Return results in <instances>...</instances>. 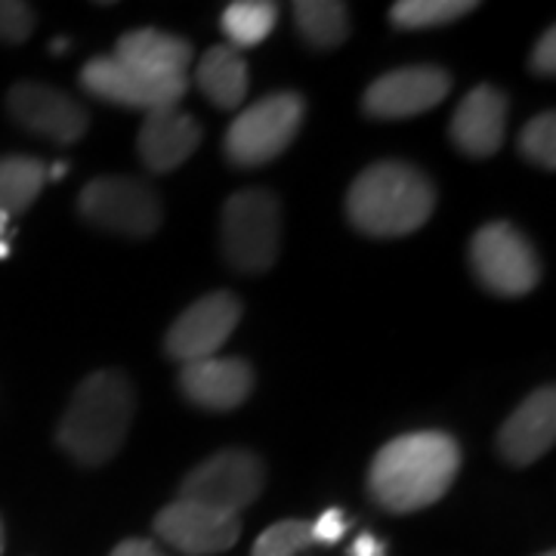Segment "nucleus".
Returning a JSON list of instances; mask_svg holds the SVG:
<instances>
[{
	"instance_id": "4468645a",
	"label": "nucleus",
	"mask_w": 556,
	"mask_h": 556,
	"mask_svg": "<svg viewBox=\"0 0 556 556\" xmlns=\"http://www.w3.org/2000/svg\"><path fill=\"white\" fill-rule=\"evenodd\" d=\"M179 390L204 412H236L254 393V368L239 356H211L186 362Z\"/></svg>"
},
{
	"instance_id": "c9c22d12",
	"label": "nucleus",
	"mask_w": 556,
	"mask_h": 556,
	"mask_svg": "<svg viewBox=\"0 0 556 556\" xmlns=\"http://www.w3.org/2000/svg\"><path fill=\"white\" fill-rule=\"evenodd\" d=\"M535 556H556L554 551H544V554H535Z\"/></svg>"
},
{
	"instance_id": "aec40b11",
	"label": "nucleus",
	"mask_w": 556,
	"mask_h": 556,
	"mask_svg": "<svg viewBox=\"0 0 556 556\" xmlns=\"http://www.w3.org/2000/svg\"><path fill=\"white\" fill-rule=\"evenodd\" d=\"M300 38L316 50H334L350 38V10L338 0H300L294 3Z\"/></svg>"
},
{
	"instance_id": "72a5a7b5",
	"label": "nucleus",
	"mask_w": 556,
	"mask_h": 556,
	"mask_svg": "<svg viewBox=\"0 0 556 556\" xmlns=\"http://www.w3.org/2000/svg\"><path fill=\"white\" fill-rule=\"evenodd\" d=\"M7 223H10V214H7V211H0V236H3V229H7Z\"/></svg>"
},
{
	"instance_id": "cd10ccee",
	"label": "nucleus",
	"mask_w": 556,
	"mask_h": 556,
	"mask_svg": "<svg viewBox=\"0 0 556 556\" xmlns=\"http://www.w3.org/2000/svg\"><path fill=\"white\" fill-rule=\"evenodd\" d=\"M532 72L541 78H554L556 75V28L551 25L532 50Z\"/></svg>"
},
{
	"instance_id": "6ab92c4d",
	"label": "nucleus",
	"mask_w": 556,
	"mask_h": 556,
	"mask_svg": "<svg viewBox=\"0 0 556 556\" xmlns=\"http://www.w3.org/2000/svg\"><path fill=\"white\" fill-rule=\"evenodd\" d=\"M248 80H251L248 62L229 43L211 47L199 60V68H195L199 90L223 112H232V109H239L241 102H244Z\"/></svg>"
},
{
	"instance_id": "bb28decb",
	"label": "nucleus",
	"mask_w": 556,
	"mask_h": 556,
	"mask_svg": "<svg viewBox=\"0 0 556 556\" xmlns=\"http://www.w3.org/2000/svg\"><path fill=\"white\" fill-rule=\"evenodd\" d=\"M346 526H350V519L343 517V510H340V507L325 510L316 522H309L313 544H338L340 538L346 535Z\"/></svg>"
},
{
	"instance_id": "f8f14e48",
	"label": "nucleus",
	"mask_w": 556,
	"mask_h": 556,
	"mask_svg": "<svg viewBox=\"0 0 556 556\" xmlns=\"http://www.w3.org/2000/svg\"><path fill=\"white\" fill-rule=\"evenodd\" d=\"M7 112L28 134L53 139L60 146L78 142L90 127V115L80 102H75L56 87L38 84V80L13 84L7 93Z\"/></svg>"
},
{
	"instance_id": "dca6fc26",
	"label": "nucleus",
	"mask_w": 556,
	"mask_h": 556,
	"mask_svg": "<svg viewBox=\"0 0 556 556\" xmlns=\"http://www.w3.org/2000/svg\"><path fill=\"white\" fill-rule=\"evenodd\" d=\"M556 442V390L541 387L504 420L497 433V452L514 467H529Z\"/></svg>"
},
{
	"instance_id": "1a4fd4ad",
	"label": "nucleus",
	"mask_w": 556,
	"mask_h": 556,
	"mask_svg": "<svg viewBox=\"0 0 556 556\" xmlns=\"http://www.w3.org/2000/svg\"><path fill=\"white\" fill-rule=\"evenodd\" d=\"M80 87L97 100L142 109V112H159V109L177 105L186 97L189 78L186 75L182 78H155V75H146L115 56H97L80 68Z\"/></svg>"
},
{
	"instance_id": "412c9836",
	"label": "nucleus",
	"mask_w": 556,
	"mask_h": 556,
	"mask_svg": "<svg viewBox=\"0 0 556 556\" xmlns=\"http://www.w3.org/2000/svg\"><path fill=\"white\" fill-rule=\"evenodd\" d=\"M47 186V164L31 155L0 159V211L22 214Z\"/></svg>"
},
{
	"instance_id": "0eeeda50",
	"label": "nucleus",
	"mask_w": 556,
	"mask_h": 556,
	"mask_svg": "<svg viewBox=\"0 0 556 556\" xmlns=\"http://www.w3.org/2000/svg\"><path fill=\"white\" fill-rule=\"evenodd\" d=\"M470 266L479 285L497 298H522L541 281V260L532 241L510 223H489L470 241Z\"/></svg>"
},
{
	"instance_id": "ddd939ff",
	"label": "nucleus",
	"mask_w": 556,
	"mask_h": 556,
	"mask_svg": "<svg viewBox=\"0 0 556 556\" xmlns=\"http://www.w3.org/2000/svg\"><path fill=\"white\" fill-rule=\"evenodd\" d=\"M159 532L174 551L186 556H211L229 551L241 535V517H229L192 501H170L155 517Z\"/></svg>"
},
{
	"instance_id": "9b49d317",
	"label": "nucleus",
	"mask_w": 556,
	"mask_h": 556,
	"mask_svg": "<svg viewBox=\"0 0 556 556\" xmlns=\"http://www.w3.org/2000/svg\"><path fill=\"white\" fill-rule=\"evenodd\" d=\"M452 90V75L439 65H405L380 75L362 97L365 115L380 121H399L437 109Z\"/></svg>"
},
{
	"instance_id": "6e6552de",
	"label": "nucleus",
	"mask_w": 556,
	"mask_h": 556,
	"mask_svg": "<svg viewBox=\"0 0 556 556\" xmlns=\"http://www.w3.org/2000/svg\"><path fill=\"white\" fill-rule=\"evenodd\" d=\"M266 485V467L254 452L226 448L217 452L182 479L179 497L201 507H211L229 517H241L244 507H251Z\"/></svg>"
},
{
	"instance_id": "c756f323",
	"label": "nucleus",
	"mask_w": 556,
	"mask_h": 556,
	"mask_svg": "<svg viewBox=\"0 0 556 556\" xmlns=\"http://www.w3.org/2000/svg\"><path fill=\"white\" fill-rule=\"evenodd\" d=\"M350 556H387V547H383V541H378L371 532H362V535L353 541Z\"/></svg>"
},
{
	"instance_id": "7ed1b4c3",
	"label": "nucleus",
	"mask_w": 556,
	"mask_h": 556,
	"mask_svg": "<svg viewBox=\"0 0 556 556\" xmlns=\"http://www.w3.org/2000/svg\"><path fill=\"white\" fill-rule=\"evenodd\" d=\"M137 408L134 383L121 371H93L68 399L56 427V442L65 455L84 467H100L118 455Z\"/></svg>"
},
{
	"instance_id": "2eb2a0df",
	"label": "nucleus",
	"mask_w": 556,
	"mask_h": 556,
	"mask_svg": "<svg viewBox=\"0 0 556 556\" xmlns=\"http://www.w3.org/2000/svg\"><path fill=\"white\" fill-rule=\"evenodd\" d=\"M507 93L492 84H479L455 109L448 137L467 159H492L507 137Z\"/></svg>"
},
{
	"instance_id": "f257e3e1",
	"label": "nucleus",
	"mask_w": 556,
	"mask_h": 556,
	"mask_svg": "<svg viewBox=\"0 0 556 556\" xmlns=\"http://www.w3.org/2000/svg\"><path fill=\"white\" fill-rule=\"evenodd\" d=\"M460 470V445L442 430H417L387 442L368 467V495L390 514L433 507Z\"/></svg>"
},
{
	"instance_id": "4be33fe9",
	"label": "nucleus",
	"mask_w": 556,
	"mask_h": 556,
	"mask_svg": "<svg viewBox=\"0 0 556 556\" xmlns=\"http://www.w3.org/2000/svg\"><path fill=\"white\" fill-rule=\"evenodd\" d=\"M278 22V3L269 0H236L223 10V35L229 38V47H257L273 35Z\"/></svg>"
},
{
	"instance_id": "c85d7f7f",
	"label": "nucleus",
	"mask_w": 556,
	"mask_h": 556,
	"mask_svg": "<svg viewBox=\"0 0 556 556\" xmlns=\"http://www.w3.org/2000/svg\"><path fill=\"white\" fill-rule=\"evenodd\" d=\"M112 556H167L161 551L159 544H152V541H146V538H127V541H121L118 547L112 551Z\"/></svg>"
},
{
	"instance_id": "a878e982",
	"label": "nucleus",
	"mask_w": 556,
	"mask_h": 556,
	"mask_svg": "<svg viewBox=\"0 0 556 556\" xmlns=\"http://www.w3.org/2000/svg\"><path fill=\"white\" fill-rule=\"evenodd\" d=\"M35 31V10L31 3L20 0H0V40L3 43H22Z\"/></svg>"
},
{
	"instance_id": "473e14b6",
	"label": "nucleus",
	"mask_w": 556,
	"mask_h": 556,
	"mask_svg": "<svg viewBox=\"0 0 556 556\" xmlns=\"http://www.w3.org/2000/svg\"><path fill=\"white\" fill-rule=\"evenodd\" d=\"M7 257H10V244L0 239V260H7Z\"/></svg>"
},
{
	"instance_id": "9d476101",
	"label": "nucleus",
	"mask_w": 556,
	"mask_h": 556,
	"mask_svg": "<svg viewBox=\"0 0 556 556\" xmlns=\"http://www.w3.org/2000/svg\"><path fill=\"white\" fill-rule=\"evenodd\" d=\"M241 300L232 291H214L207 298L195 300L182 316L170 325L164 350L177 362H199L217 356L219 346L232 338L241 321Z\"/></svg>"
},
{
	"instance_id": "7c9ffc66",
	"label": "nucleus",
	"mask_w": 556,
	"mask_h": 556,
	"mask_svg": "<svg viewBox=\"0 0 556 556\" xmlns=\"http://www.w3.org/2000/svg\"><path fill=\"white\" fill-rule=\"evenodd\" d=\"M65 174H68V164L65 161H56V164L47 167V179H62Z\"/></svg>"
},
{
	"instance_id": "2f4dec72",
	"label": "nucleus",
	"mask_w": 556,
	"mask_h": 556,
	"mask_svg": "<svg viewBox=\"0 0 556 556\" xmlns=\"http://www.w3.org/2000/svg\"><path fill=\"white\" fill-rule=\"evenodd\" d=\"M50 50H53V53H65V50H68V40L56 38L53 43H50Z\"/></svg>"
},
{
	"instance_id": "423d86ee",
	"label": "nucleus",
	"mask_w": 556,
	"mask_h": 556,
	"mask_svg": "<svg viewBox=\"0 0 556 556\" xmlns=\"http://www.w3.org/2000/svg\"><path fill=\"white\" fill-rule=\"evenodd\" d=\"M78 211L90 226L127 239L155 236L164 217L159 192L134 177L90 179L80 192Z\"/></svg>"
},
{
	"instance_id": "b1692460",
	"label": "nucleus",
	"mask_w": 556,
	"mask_h": 556,
	"mask_svg": "<svg viewBox=\"0 0 556 556\" xmlns=\"http://www.w3.org/2000/svg\"><path fill=\"white\" fill-rule=\"evenodd\" d=\"M519 152L522 159L532 161L544 170L556 167V115L554 112H541L519 130Z\"/></svg>"
},
{
	"instance_id": "a211bd4d",
	"label": "nucleus",
	"mask_w": 556,
	"mask_h": 556,
	"mask_svg": "<svg viewBox=\"0 0 556 556\" xmlns=\"http://www.w3.org/2000/svg\"><path fill=\"white\" fill-rule=\"evenodd\" d=\"M112 56L155 78H182L195 62V50L179 35H167L159 28H137L121 35Z\"/></svg>"
},
{
	"instance_id": "393cba45",
	"label": "nucleus",
	"mask_w": 556,
	"mask_h": 556,
	"mask_svg": "<svg viewBox=\"0 0 556 556\" xmlns=\"http://www.w3.org/2000/svg\"><path fill=\"white\" fill-rule=\"evenodd\" d=\"M313 544L309 522L303 519H281L276 526H269L254 544V556H298Z\"/></svg>"
},
{
	"instance_id": "20e7f679",
	"label": "nucleus",
	"mask_w": 556,
	"mask_h": 556,
	"mask_svg": "<svg viewBox=\"0 0 556 556\" xmlns=\"http://www.w3.org/2000/svg\"><path fill=\"white\" fill-rule=\"evenodd\" d=\"M219 248L239 273L273 269L281 248V204L269 189H241L223 204Z\"/></svg>"
},
{
	"instance_id": "f704fd0d",
	"label": "nucleus",
	"mask_w": 556,
	"mask_h": 556,
	"mask_svg": "<svg viewBox=\"0 0 556 556\" xmlns=\"http://www.w3.org/2000/svg\"><path fill=\"white\" fill-rule=\"evenodd\" d=\"M3 544H7V538H3V522H0V556H3Z\"/></svg>"
},
{
	"instance_id": "39448f33",
	"label": "nucleus",
	"mask_w": 556,
	"mask_h": 556,
	"mask_svg": "<svg viewBox=\"0 0 556 556\" xmlns=\"http://www.w3.org/2000/svg\"><path fill=\"white\" fill-rule=\"evenodd\" d=\"M303 115H306V102L294 90L263 97L229 124L223 139L226 159L239 167H260L276 161L298 137Z\"/></svg>"
},
{
	"instance_id": "f03ea898",
	"label": "nucleus",
	"mask_w": 556,
	"mask_h": 556,
	"mask_svg": "<svg viewBox=\"0 0 556 556\" xmlns=\"http://www.w3.org/2000/svg\"><path fill=\"white\" fill-rule=\"evenodd\" d=\"M433 211L437 186L408 161H378L365 167L346 192V217L371 239L412 236Z\"/></svg>"
},
{
	"instance_id": "5701e85b",
	"label": "nucleus",
	"mask_w": 556,
	"mask_h": 556,
	"mask_svg": "<svg viewBox=\"0 0 556 556\" xmlns=\"http://www.w3.org/2000/svg\"><path fill=\"white\" fill-rule=\"evenodd\" d=\"M473 10H477L473 0H399L390 7V22L405 31H417V28H439L464 20Z\"/></svg>"
},
{
	"instance_id": "f3484780",
	"label": "nucleus",
	"mask_w": 556,
	"mask_h": 556,
	"mask_svg": "<svg viewBox=\"0 0 556 556\" xmlns=\"http://www.w3.org/2000/svg\"><path fill=\"white\" fill-rule=\"evenodd\" d=\"M201 124L177 105L149 112L139 127V159L152 174H170L195 155L201 146Z\"/></svg>"
}]
</instances>
